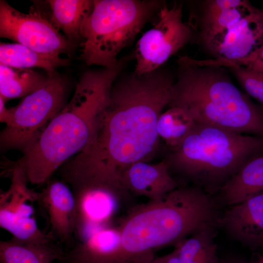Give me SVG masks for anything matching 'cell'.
<instances>
[{"mask_svg": "<svg viewBox=\"0 0 263 263\" xmlns=\"http://www.w3.org/2000/svg\"><path fill=\"white\" fill-rule=\"evenodd\" d=\"M60 263H127L118 226L100 229L65 253Z\"/></svg>", "mask_w": 263, "mask_h": 263, "instance_id": "obj_16", "label": "cell"}, {"mask_svg": "<svg viewBox=\"0 0 263 263\" xmlns=\"http://www.w3.org/2000/svg\"><path fill=\"white\" fill-rule=\"evenodd\" d=\"M263 150V136L239 133L195 123L165 158L170 170L211 194Z\"/></svg>", "mask_w": 263, "mask_h": 263, "instance_id": "obj_5", "label": "cell"}, {"mask_svg": "<svg viewBox=\"0 0 263 263\" xmlns=\"http://www.w3.org/2000/svg\"><path fill=\"white\" fill-rule=\"evenodd\" d=\"M67 92L63 77L56 72L48 75L42 86L9 109L8 121L0 133L1 148L27 151L66 104Z\"/></svg>", "mask_w": 263, "mask_h": 263, "instance_id": "obj_8", "label": "cell"}, {"mask_svg": "<svg viewBox=\"0 0 263 263\" xmlns=\"http://www.w3.org/2000/svg\"><path fill=\"white\" fill-rule=\"evenodd\" d=\"M220 263H257V262L248 261L238 257H228L220 259Z\"/></svg>", "mask_w": 263, "mask_h": 263, "instance_id": "obj_27", "label": "cell"}, {"mask_svg": "<svg viewBox=\"0 0 263 263\" xmlns=\"http://www.w3.org/2000/svg\"><path fill=\"white\" fill-rule=\"evenodd\" d=\"M0 64L17 69L40 68L48 75H51L57 68L69 65L70 60L57 55L41 53L18 43L1 42Z\"/></svg>", "mask_w": 263, "mask_h": 263, "instance_id": "obj_20", "label": "cell"}, {"mask_svg": "<svg viewBox=\"0 0 263 263\" xmlns=\"http://www.w3.org/2000/svg\"><path fill=\"white\" fill-rule=\"evenodd\" d=\"M0 36L53 55L69 52L75 46L39 13L25 14L3 0L0 1Z\"/></svg>", "mask_w": 263, "mask_h": 263, "instance_id": "obj_11", "label": "cell"}, {"mask_svg": "<svg viewBox=\"0 0 263 263\" xmlns=\"http://www.w3.org/2000/svg\"><path fill=\"white\" fill-rule=\"evenodd\" d=\"M201 44L213 59L248 56L263 45V9L253 6L240 20Z\"/></svg>", "mask_w": 263, "mask_h": 263, "instance_id": "obj_12", "label": "cell"}, {"mask_svg": "<svg viewBox=\"0 0 263 263\" xmlns=\"http://www.w3.org/2000/svg\"><path fill=\"white\" fill-rule=\"evenodd\" d=\"M220 215L211 194L196 187H178L162 198L133 207L120 232L127 263H150L154 249L180 242L201 227L218 224Z\"/></svg>", "mask_w": 263, "mask_h": 263, "instance_id": "obj_3", "label": "cell"}, {"mask_svg": "<svg viewBox=\"0 0 263 263\" xmlns=\"http://www.w3.org/2000/svg\"><path fill=\"white\" fill-rule=\"evenodd\" d=\"M219 225L244 246L263 249V190L230 206L220 216Z\"/></svg>", "mask_w": 263, "mask_h": 263, "instance_id": "obj_13", "label": "cell"}, {"mask_svg": "<svg viewBox=\"0 0 263 263\" xmlns=\"http://www.w3.org/2000/svg\"><path fill=\"white\" fill-rule=\"evenodd\" d=\"M55 241L44 243H23L13 238L0 242V263H53L64 256Z\"/></svg>", "mask_w": 263, "mask_h": 263, "instance_id": "obj_19", "label": "cell"}, {"mask_svg": "<svg viewBox=\"0 0 263 263\" xmlns=\"http://www.w3.org/2000/svg\"><path fill=\"white\" fill-rule=\"evenodd\" d=\"M217 225H206L176 244L181 263H220L214 240Z\"/></svg>", "mask_w": 263, "mask_h": 263, "instance_id": "obj_21", "label": "cell"}, {"mask_svg": "<svg viewBox=\"0 0 263 263\" xmlns=\"http://www.w3.org/2000/svg\"><path fill=\"white\" fill-rule=\"evenodd\" d=\"M173 77L160 68L134 72L113 82L95 137L86 150L120 173L132 164L147 162L158 148L157 124L170 102Z\"/></svg>", "mask_w": 263, "mask_h": 263, "instance_id": "obj_1", "label": "cell"}, {"mask_svg": "<svg viewBox=\"0 0 263 263\" xmlns=\"http://www.w3.org/2000/svg\"><path fill=\"white\" fill-rule=\"evenodd\" d=\"M10 169L11 183L8 189L0 195V226L18 241L40 244L56 239L49 231L38 227L35 217L33 203L38 192L29 189L26 175L18 162Z\"/></svg>", "mask_w": 263, "mask_h": 263, "instance_id": "obj_10", "label": "cell"}, {"mask_svg": "<svg viewBox=\"0 0 263 263\" xmlns=\"http://www.w3.org/2000/svg\"><path fill=\"white\" fill-rule=\"evenodd\" d=\"M257 263H263V255L257 261Z\"/></svg>", "mask_w": 263, "mask_h": 263, "instance_id": "obj_28", "label": "cell"}, {"mask_svg": "<svg viewBox=\"0 0 263 263\" xmlns=\"http://www.w3.org/2000/svg\"><path fill=\"white\" fill-rule=\"evenodd\" d=\"M247 94L263 105V73L245 67H229Z\"/></svg>", "mask_w": 263, "mask_h": 263, "instance_id": "obj_24", "label": "cell"}, {"mask_svg": "<svg viewBox=\"0 0 263 263\" xmlns=\"http://www.w3.org/2000/svg\"><path fill=\"white\" fill-rule=\"evenodd\" d=\"M37 203L45 212L50 232L60 243L68 244L74 239L76 208L73 194L60 179H50L38 192Z\"/></svg>", "mask_w": 263, "mask_h": 263, "instance_id": "obj_14", "label": "cell"}, {"mask_svg": "<svg viewBox=\"0 0 263 263\" xmlns=\"http://www.w3.org/2000/svg\"><path fill=\"white\" fill-rule=\"evenodd\" d=\"M169 107L186 111L195 123L263 136V110L233 84L223 67L200 66L184 56Z\"/></svg>", "mask_w": 263, "mask_h": 263, "instance_id": "obj_4", "label": "cell"}, {"mask_svg": "<svg viewBox=\"0 0 263 263\" xmlns=\"http://www.w3.org/2000/svg\"><path fill=\"white\" fill-rule=\"evenodd\" d=\"M195 124L192 117L184 109L169 107L159 117L157 134L172 150L180 145Z\"/></svg>", "mask_w": 263, "mask_h": 263, "instance_id": "obj_23", "label": "cell"}, {"mask_svg": "<svg viewBox=\"0 0 263 263\" xmlns=\"http://www.w3.org/2000/svg\"><path fill=\"white\" fill-rule=\"evenodd\" d=\"M50 22L61 30L74 45L82 40V25L91 13L94 1L91 0H49Z\"/></svg>", "mask_w": 263, "mask_h": 263, "instance_id": "obj_17", "label": "cell"}, {"mask_svg": "<svg viewBox=\"0 0 263 263\" xmlns=\"http://www.w3.org/2000/svg\"><path fill=\"white\" fill-rule=\"evenodd\" d=\"M183 4L165 2L153 21V26L138 40L133 57L134 72L141 75L160 68L187 44L196 41V34L188 21L183 19Z\"/></svg>", "mask_w": 263, "mask_h": 263, "instance_id": "obj_9", "label": "cell"}, {"mask_svg": "<svg viewBox=\"0 0 263 263\" xmlns=\"http://www.w3.org/2000/svg\"><path fill=\"white\" fill-rule=\"evenodd\" d=\"M81 30L80 58L87 65L112 68L119 53L145 25L154 21L165 2L156 0H94Z\"/></svg>", "mask_w": 263, "mask_h": 263, "instance_id": "obj_7", "label": "cell"}, {"mask_svg": "<svg viewBox=\"0 0 263 263\" xmlns=\"http://www.w3.org/2000/svg\"><path fill=\"white\" fill-rule=\"evenodd\" d=\"M128 62L122 57L112 68L89 70L81 75L70 101L19 160L28 183H47L63 164L91 144L111 87Z\"/></svg>", "mask_w": 263, "mask_h": 263, "instance_id": "obj_2", "label": "cell"}, {"mask_svg": "<svg viewBox=\"0 0 263 263\" xmlns=\"http://www.w3.org/2000/svg\"><path fill=\"white\" fill-rule=\"evenodd\" d=\"M70 188L76 208L75 242L112 223L131 193L121 173L88 150L69 159L58 169Z\"/></svg>", "mask_w": 263, "mask_h": 263, "instance_id": "obj_6", "label": "cell"}, {"mask_svg": "<svg viewBox=\"0 0 263 263\" xmlns=\"http://www.w3.org/2000/svg\"><path fill=\"white\" fill-rule=\"evenodd\" d=\"M263 190V156L245 163L221 188L223 200L229 206Z\"/></svg>", "mask_w": 263, "mask_h": 263, "instance_id": "obj_18", "label": "cell"}, {"mask_svg": "<svg viewBox=\"0 0 263 263\" xmlns=\"http://www.w3.org/2000/svg\"><path fill=\"white\" fill-rule=\"evenodd\" d=\"M48 76L28 69L0 64V96L7 100L25 97L42 86Z\"/></svg>", "mask_w": 263, "mask_h": 263, "instance_id": "obj_22", "label": "cell"}, {"mask_svg": "<svg viewBox=\"0 0 263 263\" xmlns=\"http://www.w3.org/2000/svg\"><path fill=\"white\" fill-rule=\"evenodd\" d=\"M244 0H208L202 2V8L199 14L191 12L190 13L197 15H208L216 14L222 11L239 6Z\"/></svg>", "mask_w": 263, "mask_h": 263, "instance_id": "obj_25", "label": "cell"}, {"mask_svg": "<svg viewBox=\"0 0 263 263\" xmlns=\"http://www.w3.org/2000/svg\"><path fill=\"white\" fill-rule=\"evenodd\" d=\"M150 263H181L174 249L169 253L161 257H154Z\"/></svg>", "mask_w": 263, "mask_h": 263, "instance_id": "obj_26", "label": "cell"}, {"mask_svg": "<svg viewBox=\"0 0 263 263\" xmlns=\"http://www.w3.org/2000/svg\"><path fill=\"white\" fill-rule=\"evenodd\" d=\"M170 170L166 159L154 164L139 161L126 169L121 176L131 193L152 201L162 198L178 187Z\"/></svg>", "mask_w": 263, "mask_h": 263, "instance_id": "obj_15", "label": "cell"}]
</instances>
